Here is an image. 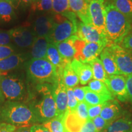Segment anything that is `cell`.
I'll return each mask as SVG.
<instances>
[{
	"mask_svg": "<svg viewBox=\"0 0 132 132\" xmlns=\"http://www.w3.org/2000/svg\"><path fill=\"white\" fill-rule=\"evenodd\" d=\"M28 100V105L35 114L38 123H45L57 116L53 85H36L33 92H29Z\"/></svg>",
	"mask_w": 132,
	"mask_h": 132,
	"instance_id": "cell-1",
	"label": "cell"
},
{
	"mask_svg": "<svg viewBox=\"0 0 132 132\" xmlns=\"http://www.w3.org/2000/svg\"><path fill=\"white\" fill-rule=\"evenodd\" d=\"M0 120L16 128L31 127L38 123L34 111L27 104L7 101L0 108Z\"/></svg>",
	"mask_w": 132,
	"mask_h": 132,
	"instance_id": "cell-2",
	"label": "cell"
},
{
	"mask_svg": "<svg viewBox=\"0 0 132 132\" xmlns=\"http://www.w3.org/2000/svg\"><path fill=\"white\" fill-rule=\"evenodd\" d=\"M107 37L113 44H119L132 29V21L120 12L113 5L105 4Z\"/></svg>",
	"mask_w": 132,
	"mask_h": 132,
	"instance_id": "cell-3",
	"label": "cell"
},
{
	"mask_svg": "<svg viewBox=\"0 0 132 132\" xmlns=\"http://www.w3.org/2000/svg\"><path fill=\"white\" fill-rule=\"evenodd\" d=\"M27 78L36 85H54L58 79L57 69L46 58L31 59L26 64Z\"/></svg>",
	"mask_w": 132,
	"mask_h": 132,
	"instance_id": "cell-4",
	"label": "cell"
},
{
	"mask_svg": "<svg viewBox=\"0 0 132 132\" xmlns=\"http://www.w3.org/2000/svg\"><path fill=\"white\" fill-rule=\"evenodd\" d=\"M0 89L7 101L20 102L24 100L29 92L22 77L17 74L1 73Z\"/></svg>",
	"mask_w": 132,
	"mask_h": 132,
	"instance_id": "cell-5",
	"label": "cell"
},
{
	"mask_svg": "<svg viewBox=\"0 0 132 132\" xmlns=\"http://www.w3.org/2000/svg\"><path fill=\"white\" fill-rule=\"evenodd\" d=\"M53 17L55 24L52 34L48 37L50 43L55 44L63 42L76 35L77 23L60 14H56V16Z\"/></svg>",
	"mask_w": 132,
	"mask_h": 132,
	"instance_id": "cell-6",
	"label": "cell"
},
{
	"mask_svg": "<svg viewBox=\"0 0 132 132\" xmlns=\"http://www.w3.org/2000/svg\"><path fill=\"white\" fill-rule=\"evenodd\" d=\"M89 11L92 25L100 34L107 37L105 29L106 9L105 0H92L89 3Z\"/></svg>",
	"mask_w": 132,
	"mask_h": 132,
	"instance_id": "cell-7",
	"label": "cell"
},
{
	"mask_svg": "<svg viewBox=\"0 0 132 132\" xmlns=\"http://www.w3.org/2000/svg\"><path fill=\"white\" fill-rule=\"evenodd\" d=\"M120 75L127 76L132 73V52L119 44L109 45Z\"/></svg>",
	"mask_w": 132,
	"mask_h": 132,
	"instance_id": "cell-8",
	"label": "cell"
},
{
	"mask_svg": "<svg viewBox=\"0 0 132 132\" xmlns=\"http://www.w3.org/2000/svg\"><path fill=\"white\" fill-rule=\"evenodd\" d=\"M77 31L76 36L86 42L97 43L106 47L113 44L108 37L102 36L92 25L86 24L80 21L77 22Z\"/></svg>",
	"mask_w": 132,
	"mask_h": 132,
	"instance_id": "cell-9",
	"label": "cell"
},
{
	"mask_svg": "<svg viewBox=\"0 0 132 132\" xmlns=\"http://www.w3.org/2000/svg\"><path fill=\"white\" fill-rule=\"evenodd\" d=\"M104 82L109 90L120 101H128L126 87V77L122 75H108Z\"/></svg>",
	"mask_w": 132,
	"mask_h": 132,
	"instance_id": "cell-10",
	"label": "cell"
},
{
	"mask_svg": "<svg viewBox=\"0 0 132 132\" xmlns=\"http://www.w3.org/2000/svg\"><path fill=\"white\" fill-rule=\"evenodd\" d=\"M11 40L16 46L21 48L31 47L33 42L37 37L32 28L19 27L9 31Z\"/></svg>",
	"mask_w": 132,
	"mask_h": 132,
	"instance_id": "cell-11",
	"label": "cell"
},
{
	"mask_svg": "<svg viewBox=\"0 0 132 132\" xmlns=\"http://www.w3.org/2000/svg\"><path fill=\"white\" fill-rule=\"evenodd\" d=\"M58 75L57 82L53 85L54 96L57 116H65L67 111V87L62 80V73Z\"/></svg>",
	"mask_w": 132,
	"mask_h": 132,
	"instance_id": "cell-12",
	"label": "cell"
},
{
	"mask_svg": "<svg viewBox=\"0 0 132 132\" xmlns=\"http://www.w3.org/2000/svg\"><path fill=\"white\" fill-rule=\"evenodd\" d=\"M54 24L53 16L42 15L35 19L32 29L36 37H48L52 34Z\"/></svg>",
	"mask_w": 132,
	"mask_h": 132,
	"instance_id": "cell-13",
	"label": "cell"
},
{
	"mask_svg": "<svg viewBox=\"0 0 132 132\" xmlns=\"http://www.w3.org/2000/svg\"><path fill=\"white\" fill-rule=\"evenodd\" d=\"M71 11L76 15L81 22L92 25L90 20L89 3L86 0H69Z\"/></svg>",
	"mask_w": 132,
	"mask_h": 132,
	"instance_id": "cell-14",
	"label": "cell"
},
{
	"mask_svg": "<svg viewBox=\"0 0 132 132\" xmlns=\"http://www.w3.org/2000/svg\"><path fill=\"white\" fill-rule=\"evenodd\" d=\"M105 47L97 43L86 42L78 60L83 63L89 64L100 56Z\"/></svg>",
	"mask_w": 132,
	"mask_h": 132,
	"instance_id": "cell-15",
	"label": "cell"
},
{
	"mask_svg": "<svg viewBox=\"0 0 132 132\" xmlns=\"http://www.w3.org/2000/svg\"><path fill=\"white\" fill-rule=\"evenodd\" d=\"M27 59L25 54L14 53L10 56L0 60V72H11L19 68Z\"/></svg>",
	"mask_w": 132,
	"mask_h": 132,
	"instance_id": "cell-16",
	"label": "cell"
},
{
	"mask_svg": "<svg viewBox=\"0 0 132 132\" xmlns=\"http://www.w3.org/2000/svg\"><path fill=\"white\" fill-rule=\"evenodd\" d=\"M70 64L79 77L81 85H86L92 80L93 73L89 64L83 63L75 59L71 61Z\"/></svg>",
	"mask_w": 132,
	"mask_h": 132,
	"instance_id": "cell-17",
	"label": "cell"
},
{
	"mask_svg": "<svg viewBox=\"0 0 132 132\" xmlns=\"http://www.w3.org/2000/svg\"><path fill=\"white\" fill-rule=\"evenodd\" d=\"M100 59L103 64L107 75H120L109 45L104 48L100 54Z\"/></svg>",
	"mask_w": 132,
	"mask_h": 132,
	"instance_id": "cell-18",
	"label": "cell"
},
{
	"mask_svg": "<svg viewBox=\"0 0 132 132\" xmlns=\"http://www.w3.org/2000/svg\"><path fill=\"white\" fill-rule=\"evenodd\" d=\"M46 59L56 68L58 74L62 73L66 64L70 62L62 57L57 47L53 43H50L48 46Z\"/></svg>",
	"mask_w": 132,
	"mask_h": 132,
	"instance_id": "cell-19",
	"label": "cell"
},
{
	"mask_svg": "<svg viewBox=\"0 0 132 132\" xmlns=\"http://www.w3.org/2000/svg\"><path fill=\"white\" fill-rule=\"evenodd\" d=\"M121 113V107L118 102L114 100L104 104L100 116L108 122L111 123L120 116Z\"/></svg>",
	"mask_w": 132,
	"mask_h": 132,
	"instance_id": "cell-20",
	"label": "cell"
},
{
	"mask_svg": "<svg viewBox=\"0 0 132 132\" xmlns=\"http://www.w3.org/2000/svg\"><path fill=\"white\" fill-rule=\"evenodd\" d=\"M50 43L48 37H36L31 46V59L46 58L48 46Z\"/></svg>",
	"mask_w": 132,
	"mask_h": 132,
	"instance_id": "cell-21",
	"label": "cell"
},
{
	"mask_svg": "<svg viewBox=\"0 0 132 132\" xmlns=\"http://www.w3.org/2000/svg\"><path fill=\"white\" fill-rule=\"evenodd\" d=\"M53 11L56 14H60L62 16L77 23V16L70 10L69 0H52Z\"/></svg>",
	"mask_w": 132,
	"mask_h": 132,
	"instance_id": "cell-22",
	"label": "cell"
},
{
	"mask_svg": "<svg viewBox=\"0 0 132 132\" xmlns=\"http://www.w3.org/2000/svg\"><path fill=\"white\" fill-rule=\"evenodd\" d=\"M54 45L57 47L59 53L63 58L69 62H71L75 58L76 52L71 37L67 40L57 43Z\"/></svg>",
	"mask_w": 132,
	"mask_h": 132,
	"instance_id": "cell-23",
	"label": "cell"
},
{
	"mask_svg": "<svg viewBox=\"0 0 132 132\" xmlns=\"http://www.w3.org/2000/svg\"><path fill=\"white\" fill-rule=\"evenodd\" d=\"M107 132H132V120L127 117L118 119L106 128Z\"/></svg>",
	"mask_w": 132,
	"mask_h": 132,
	"instance_id": "cell-24",
	"label": "cell"
},
{
	"mask_svg": "<svg viewBox=\"0 0 132 132\" xmlns=\"http://www.w3.org/2000/svg\"><path fill=\"white\" fill-rule=\"evenodd\" d=\"M70 62L66 64L62 71V80L67 88H74L80 82L79 77L71 66Z\"/></svg>",
	"mask_w": 132,
	"mask_h": 132,
	"instance_id": "cell-25",
	"label": "cell"
},
{
	"mask_svg": "<svg viewBox=\"0 0 132 132\" xmlns=\"http://www.w3.org/2000/svg\"><path fill=\"white\" fill-rule=\"evenodd\" d=\"M16 18L14 8L6 0H0V23H9Z\"/></svg>",
	"mask_w": 132,
	"mask_h": 132,
	"instance_id": "cell-26",
	"label": "cell"
},
{
	"mask_svg": "<svg viewBox=\"0 0 132 132\" xmlns=\"http://www.w3.org/2000/svg\"><path fill=\"white\" fill-rule=\"evenodd\" d=\"M114 100V97H108L95 93L90 90L88 87H87L85 97V102L88 106L103 105L107 102Z\"/></svg>",
	"mask_w": 132,
	"mask_h": 132,
	"instance_id": "cell-27",
	"label": "cell"
},
{
	"mask_svg": "<svg viewBox=\"0 0 132 132\" xmlns=\"http://www.w3.org/2000/svg\"><path fill=\"white\" fill-rule=\"evenodd\" d=\"M110 4L132 21V0H111Z\"/></svg>",
	"mask_w": 132,
	"mask_h": 132,
	"instance_id": "cell-28",
	"label": "cell"
},
{
	"mask_svg": "<svg viewBox=\"0 0 132 132\" xmlns=\"http://www.w3.org/2000/svg\"><path fill=\"white\" fill-rule=\"evenodd\" d=\"M89 64L91 67L93 73V79L105 81V79L107 77V74L105 72V69L103 65V64L100 58L94 59L91 62H90Z\"/></svg>",
	"mask_w": 132,
	"mask_h": 132,
	"instance_id": "cell-29",
	"label": "cell"
},
{
	"mask_svg": "<svg viewBox=\"0 0 132 132\" xmlns=\"http://www.w3.org/2000/svg\"><path fill=\"white\" fill-rule=\"evenodd\" d=\"M64 116H57L56 117L42 123L51 132H66L64 122Z\"/></svg>",
	"mask_w": 132,
	"mask_h": 132,
	"instance_id": "cell-30",
	"label": "cell"
},
{
	"mask_svg": "<svg viewBox=\"0 0 132 132\" xmlns=\"http://www.w3.org/2000/svg\"><path fill=\"white\" fill-rule=\"evenodd\" d=\"M87 87L90 90L95 92V93L108 97H114L111 93V92L109 90L108 87L105 85V82L102 81L93 79L88 82Z\"/></svg>",
	"mask_w": 132,
	"mask_h": 132,
	"instance_id": "cell-31",
	"label": "cell"
},
{
	"mask_svg": "<svg viewBox=\"0 0 132 132\" xmlns=\"http://www.w3.org/2000/svg\"><path fill=\"white\" fill-rule=\"evenodd\" d=\"M34 12H50L53 11L52 0H36L31 5Z\"/></svg>",
	"mask_w": 132,
	"mask_h": 132,
	"instance_id": "cell-32",
	"label": "cell"
},
{
	"mask_svg": "<svg viewBox=\"0 0 132 132\" xmlns=\"http://www.w3.org/2000/svg\"><path fill=\"white\" fill-rule=\"evenodd\" d=\"M75 112L77 116L82 121L86 122L89 119L88 105L85 102L78 103Z\"/></svg>",
	"mask_w": 132,
	"mask_h": 132,
	"instance_id": "cell-33",
	"label": "cell"
},
{
	"mask_svg": "<svg viewBox=\"0 0 132 132\" xmlns=\"http://www.w3.org/2000/svg\"><path fill=\"white\" fill-rule=\"evenodd\" d=\"M67 111L72 112L75 111L78 102L75 97L72 88H67Z\"/></svg>",
	"mask_w": 132,
	"mask_h": 132,
	"instance_id": "cell-34",
	"label": "cell"
},
{
	"mask_svg": "<svg viewBox=\"0 0 132 132\" xmlns=\"http://www.w3.org/2000/svg\"><path fill=\"white\" fill-rule=\"evenodd\" d=\"M92 121L93 122L98 132H102L104 130H106L108 127L110 125V123L104 120L100 116H97L96 118H94L93 119H92Z\"/></svg>",
	"mask_w": 132,
	"mask_h": 132,
	"instance_id": "cell-35",
	"label": "cell"
},
{
	"mask_svg": "<svg viewBox=\"0 0 132 132\" xmlns=\"http://www.w3.org/2000/svg\"><path fill=\"white\" fill-rule=\"evenodd\" d=\"M87 86L75 87L73 88V94L78 103L85 102V97Z\"/></svg>",
	"mask_w": 132,
	"mask_h": 132,
	"instance_id": "cell-36",
	"label": "cell"
},
{
	"mask_svg": "<svg viewBox=\"0 0 132 132\" xmlns=\"http://www.w3.org/2000/svg\"><path fill=\"white\" fill-rule=\"evenodd\" d=\"M104 104H103V105H94V106H88L89 119L92 120L94 118L100 116Z\"/></svg>",
	"mask_w": 132,
	"mask_h": 132,
	"instance_id": "cell-37",
	"label": "cell"
},
{
	"mask_svg": "<svg viewBox=\"0 0 132 132\" xmlns=\"http://www.w3.org/2000/svg\"><path fill=\"white\" fill-rule=\"evenodd\" d=\"M15 53V50L11 45H0V60Z\"/></svg>",
	"mask_w": 132,
	"mask_h": 132,
	"instance_id": "cell-38",
	"label": "cell"
},
{
	"mask_svg": "<svg viewBox=\"0 0 132 132\" xmlns=\"http://www.w3.org/2000/svg\"><path fill=\"white\" fill-rule=\"evenodd\" d=\"M80 132H98L92 120L88 119L83 123Z\"/></svg>",
	"mask_w": 132,
	"mask_h": 132,
	"instance_id": "cell-39",
	"label": "cell"
},
{
	"mask_svg": "<svg viewBox=\"0 0 132 132\" xmlns=\"http://www.w3.org/2000/svg\"><path fill=\"white\" fill-rule=\"evenodd\" d=\"M11 42L12 40L9 31H0V45H9Z\"/></svg>",
	"mask_w": 132,
	"mask_h": 132,
	"instance_id": "cell-40",
	"label": "cell"
},
{
	"mask_svg": "<svg viewBox=\"0 0 132 132\" xmlns=\"http://www.w3.org/2000/svg\"><path fill=\"white\" fill-rule=\"evenodd\" d=\"M119 45L124 48L132 52V32L129 33L123 39V40Z\"/></svg>",
	"mask_w": 132,
	"mask_h": 132,
	"instance_id": "cell-41",
	"label": "cell"
},
{
	"mask_svg": "<svg viewBox=\"0 0 132 132\" xmlns=\"http://www.w3.org/2000/svg\"><path fill=\"white\" fill-rule=\"evenodd\" d=\"M126 87L128 100L132 103V73L126 76Z\"/></svg>",
	"mask_w": 132,
	"mask_h": 132,
	"instance_id": "cell-42",
	"label": "cell"
},
{
	"mask_svg": "<svg viewBox=\"0 0 132 132\" xmlns=\"http://www.w3.org/2000/svg\"><path fill=\"white\" fill-rule=\"evenodd\" d=\"M31 132H51L42 123H36L30 127Z\"/></svg>",
	"mask_w": 132,
	"mask_h": 132,
	"instance_id": "cell-43",
	"label": "cell"
},
{
	"mask_svg": "<svg viewBox=\"0 0 132 132\" xmlns=\"http://www.w3.org/2000/svg\"><path fill=\"white\" fill-rule=\"evenodd\" d=\"M16 129V127L9 123H0V132H15Z\"/></svg>",
	"mask_w": 132,
	"mask_h": 132,
	"instance_id": "cell-44",
	"label": "cell"
},
{
	"mask_svg": "<svg viewBox=\"0 0 132 132\" xmlns=\"http://www.w3.org/2000/svg\"><path fill=\"white\" fill-rule=\"evenodd\" d=\"M6 1H7L15 9H18L20 4H21L20 0H6Z\"/></svg>",
	"mask_w": 132,
	"mask_h": 132,
	"instance_id": "cell-45",
	"label": "cell"
},
{
	"mask_svg": "<svg viewBox=\"0 0 132 132\" xmlns=\"http://www.w3.org/2000/svg\"><path fill=\"white\" fill-rule=\"evenodd\" d=\"M15 132H31L30 127H19L16 128Z\"/></svg>",
	"mask_w": 132,
	"mask_h": 132,
	"instance_id": "cell-46",
	"label": "cell"
},
{
	"mask_svg": "<svg viewBox=\"0 0 132 132\" xmlns=\"http://www.w3.org/2000/svg\"><path fill=\"white\" fill-rule=\"evenodd\" d=\"M21 4H23L25 6H31L34 1H35V0H20Z\"/></svg>",
	"mask_w": 132,
	"mask_h": 132,
	"instance_id": "cell-47",
	"label": "cell"
},
{
	"mask_svg": "<svg viewBox=\"0 0 132 132\" xmlns=\"http://www.w3.org/2000/svg\"><path fill=\"white\" fill-rule=\"evenodd\" d=\"M5 100H6V98H5L4 95H3V92H1V89H0V108L4 104L5 102Z\"/></svg>",
	"mask_w": 132,
	"mask_h": 132,
	"instance_id": "cell-48",
	"label": "cell"
},
{
	"mask_svg": "<svg viewBox=\"0 0 132 132\" xmlns=\"http://www.w3.org/2000/svg\"><path fill=\"white\" fill-rule=\"evenodd\" d=\"M86 1H87V3H89L90 2V1H92V0H86Z\"/></svg>",
	"mask_w": 132,
	"mask_h": 132,
	"instance_id": "cell-49",
	"label": "cell"
},
{
	"mask_svg": "<svg viewBox=\"0 0 132 132\" xmlns=\"http://www.w3.org/2000/svg\"><path fill=\"white\" fill-rule=\"evenodd\" d=\"M102 132H107V131H106V130H104V131H103Z\"/></svg>",
	"mask_w": 132,
	"mask_h": 132,
	"instance_id": "cell-50",
	"label": "cell"
},
{
	"mask_svg": "<svg viewBox=\"0 0 132 132\" xmlns=\"http://www.w3.org/2000/svg\"><path fill=\"white\" fill-rule=\"evenodd\" d=\"M1 72H0V77H1Z\"/></svg>",
	"mask_w": 132,
	"mask_h": 132,
	"instance_id": "cell-51",
	"label": "cell"
},
{
	"mask_svg": "<svg viewBox=\"0 0 132 132\" xmlns=\"http://www.w3.org/2000/svg\"><path fill=\"white\" fill-rule=\"evenodd\" d=\"M35 1H36V0H35Z\"/></svg>",
	"mask_w": 132,
	"mask_h": 132,
	"instance_id": "cell-52",
	"label": "cell"
}]
</instances>
